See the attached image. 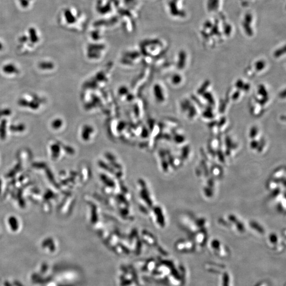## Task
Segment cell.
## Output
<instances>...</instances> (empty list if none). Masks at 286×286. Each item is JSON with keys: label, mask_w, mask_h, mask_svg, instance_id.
<instances>
[{"label": "cell", "mask_w": 286, "mask_h": 286, "mask_svg": "<svg viewBox=\"0 0 286 286\" xmlns=\"http://www.w3.org/2000/svg\"><path fill=\"white\" fill-rule=\"evenodd\" d=\"M210 245L214 251L220 257H226L228 254V249L222 243L217 239H213L210 243Z\"/></svg>", "instance_id": "6da1fadb"}, {"label": "cell", "mask_w": 286, "mask_h": 286, "mask_svg": "<svg viewBox=\"0 0 286 286\" xmlns=\"http://www.w3.org/2000/svg\"><path fill=\"white\" fill-rule=\"evenodd\" d=\"M8 224L12 231L16 232L18 230L19 224L18 219L16 217L11 216L8 218Z\"/></svg>", "instance_id": "7a4b0ae2"}, {"label": "cell", "mask_w": 286, "mask_h": 286, "mask_svg": "<svg viewBox=\"0 0 286 286\" xmlns=\"http://www.w3.org/2000/svg\"><path fill=\"white\" fill-rule=\"evenodd\" d=\"M50 149H51L53 158L54 159L57 158L60 153V147L59 146V145L57 144H53L51 146Z\"/></svg>", "instance_id": "3957f363"}, {"label": "cell", "mask_w": 286, "mask_h": 286, "mask_svg": "<svg viewBox=\"0 0 286 286\" xmlns=\"http://www.w3.org/2000/svg\"><path fill=\"white\" fill-rule=\"evenodd\" d=\"M3 70L5 73L7 74L16 73L18 72V70L16 66L12 64L5 65V66H4Z\"/></svg>", "instance_id": "277c9868"}, {"label": "cell", "mask_w": 286, "mask_h": 286, "mask_svg": "<svg viewBox=\"0 0 286 286\" xmlns=\"http://www.w3.org/2000/svg\"><path fill=\"white\" fill-rule=\"evenodd\" d=\"M42 247H49L51 250L53 251V249L55 248V245L54 244L53 239L52 238H47L45 239L42 242Z\"/></svg>", "instance_id": "5b68a950"}, {"label": "cell", "mask_w": 286, "mask_h": 286, "mask_svg": "<svg viewBox=\"0 0 286 286\" xmlns=\"http://www.w3.org/2000/svg\"><path fill=\"white\" fill-rule=\"evenodd\" d=\"M250 226H251L252 229L253 228L254 229L257 231V232H259V233H263L264 232V231L263 229L262 226L261 225L260 226V224L258 223L257 222H255V221H252V222L250 223Z\"/></svg>", "instance_id": "8992f818"}, {"label": "cell", "mask_w": 286, "mask_h": 286, "mask_svg": "<svg viewBox=\"0 0 286 286\" xmlns=\"http://www.w3.org/2000/svg\"><path fill=\"white\" fill-rule=\"evenodd\" d=\"M39 67L42 70H51L54 67V65L49 62H42L40 64Z\"/></svg>", "instance_id": "52a82bcc"}, {"label": "cell", "mask_w": 286, "mask_h": 286, "mask_svg": "<svg viewBox=\"0 0 286 286\" xmlns=\"http://www.w3.org/2000/svg\"><path fill=\"white\" fill-rule=\"evenodd\" d=\"M63 125V121L60 119H57L53 121L52 123V126L53 128L58 129L60 128V127Z\"/></svg>", "instance_id": "ba28073f"}, {"label": "cell", "mask_w": 286, "mask_h": 286, "mask_svg": "<svg viewBox=\"0 0 286 286\" xmlns=\"http://www.w3.org/2000/svg\"><path fill=\"white\" fill-rule=\"evenodd\" d=\"M265 64L262 60L258 61L255 63V69L258 71H262L265 67Z\"/></svg>", "instance_id": "9c48e42d"}, {"label": "cell", "mask_w": 286, "mask_h": 286, "mask_svg": "<svg viewBox=\"0 0 286 286\" xmlns=\"http://www.w3.org/2000/svg\"><path fill=\"white\" fill-rule=\"evenodd\" d=\"M25 128H26V127H25L24 125L20 124V125H18L17 126H12L11 127L10 129H11V130H12V131L19 132V131H24Z\"/></svg>", "instance_id": "30bf717a"}, {"label": "cell", "mask_w": 286, "mask_h": 286, "mask_svg": "<svg viewBox=\"0 0 286 286\" xmlns=\"http://www.w3.org/2000/svg\"><path fill=\"white\" fill-rule=\"evenodd\" d=\"M181 81V76L178 75H175L173 77V82L175 84H178Z\"/></svg>", "instance_id": "8fae6325"}, {"label": "cell", "mask_w": 286, "mask_h": 286, "mask_svg": "<svg viewBox=\"0 0 286 286\" xmlns=\"http://www.w3.org/2000/svg\"><path fill=\"white\" fill-rule=\"evenodd\" d=\"M257 128L256 127H253V128H252V129H251V131H250V134H249V135H250V137H251L252 138H254V137L255 136V135H257Z\"/></svg>", "instance_id": "7c38bea8"}, {"label": "cell", "mask_w": 286, "mask_h": 286, "mask_svg": "<svg viewBox=\"0 0 286 286\" xmlns=\"http://www.w3.org/2000/svg\"><path fill=\"white\" fill-rule=\"evenodd\" d=\"M1 184H2V181L0 180V193H1Z\"/></svg>", "instance_id": "4fadbf2b"}]
</instances>
